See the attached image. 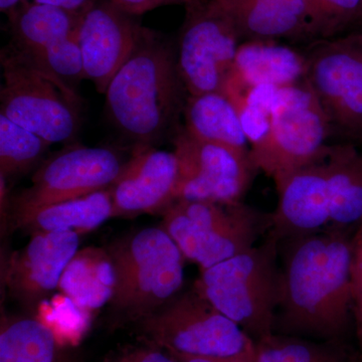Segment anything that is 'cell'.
I'll return each instance as SVG.
<instances>
[{"mask_svg": "<svg viewBox=\"0 0 362 362\" xmlns=\"http://www.w3.org/2000/svg\"><path fill=\"white\" fill-rule=\"evenodd\" d=\"M356 230L329 226L279 244L281 294L275 333L344 341L354 319Z\"/></svg>", "mask_w": 362, "mask_h": 362, "instance_id": "cell-1", "label": "cell"}, {"mask_svg": "<svg viewBox=\"0 0 362 362\" xmlns=\"http://www.w3.org/2000/svg\"><path fill=\"white\" fill-rule=\"evenodd\" d=\"M187 92L176 52L145 28L139 44L107 88L111 122L136 146H153L175 128Z\"/></svg>", "mask_w": 362, "mask_h": 362, "instance_id": "cell-2", "label": "cell"}, {"mask_svg": "<svg viewBox=\"0 0 362 362\" xmlns=\"http://www.w3.org/2000/svg\"><path fill=\"white\" fill-rule=\"evenodd\" d=\"M279 242L266 233L252 249L201 270L194 287L255 342L275 333L281 294Z\"/></svg>", "mask_w": 362, "mask_h": 362, "instance_id": "cell-3", "label": "cell"}, {"mask_svg": "<svg viewBox=\"0 0 362 362\" xmlns=\"http://www.w3.org/2000/svg\"><path fill=\"white\" fill-rule=\"evenodd\" d=\"M108 251L117 274L110 304L119 318L139 322L181 292L185 258L160 226L130 233Z\"/></svg>", "mask_w": 362, "mask_h": 362, "instance_id": "cell-4", "label": "cell"}, {"mask_svg": "<svg viewBox=\"0 0 362 362\" xmlns=\"http://www.w3.org/2000/svg\"><path fill=\"white\" fill-rule=\"evenodd\" d=\"M0 63V114L52 144L75 141L83 123L77 90L9 45L1 49Z\"/></svg>", "mask_w": 362, "mask_h": 362, "instance_id": "cell-5", "label": "cell"}, {"mask_svg": "<svg viewBox=\"0 0 362 362\" xmlns=\"http://www.w3.org/2000/svg\"><path fill=\"white\" fill-rule=\"evenodd\" d=\"M162 216L161 228L185 259L201 270L252 249L270 226V214H262L243 202L177 201Z\"/></svg>", "mask_w": 362, "mask_h": 362, "instance_id": "cell-6", "label": "cell"}, {"mask_svg": "<svg viewBox=\"0 0 362 362\" xmlns=\"http://www.w3.org/2000/svg\"><path fill=\"white\" fill-rule=\"evenodd\" d=\"M137 325L147 344L182 356L225 357L256 350V342L194 286Z\"/></svg>", "mask_w": 362, "mask_h": 362, "instance_id": "cell-7", "label": "cell"}, {"mask_svg": "<svg viewBox=\"0 0 362 362\" xmlns=\"http://www.w3.org/2000/svg\"><path fill=\"white\" fill-rule=\"evenodd\" d=\"M329 121L306 81L280 87L271 113L268 139L251 157L272 180L327 156Z\"/></svg>", "mask_w": 362, "mask_h": 362, "instance_id": "cell-8", "label": "cell"}, {"mask_svg": "<svg viewBox=\"0 0 362 362\" xmlns=\"http://www.w3.org/2000/svg\"><path fill=\"white\" fill-rule=\"evenodd\" d=\"M125 163L110 147L66 146L40 163L32 187L14 199L11 218L20 226L42 207L110 188Z\"/></svg>", "mask_w": 362, "mask_h": 362, "instance_id": "cell-9", "label": "cell"}, {"mask_svg": "<svg viewBox=\"0 0 362 362\" xmlns=\"http://www.w3.org/2000/svg\"><path fill=\"white\" fill-rule=\"evenodd\" d=\"M305 81L333 132L362 142V33L319 40L306 54Z\"/></svg>", "mask_w": 362, "mask_h": 362, "instance_id": "cell-10", "label": "cell"}, {"mask_svg": "<svg viewBox=\"0 0 362 362\" xmlns=\"http://www.w3.org/2000/svg\"><path fill=\"white\" fill-rule=\"evenodd\" d=\"M187 11L176 59L187 95L223 92L242 37L214 0H197Z\"/></svg>", "mask_w": 362, "mask_h": 362, "instance_id": "cell-11", "label": "cell"}, {"mask_svg": "<svg viewBox=\"0 0 362 362\" xmlns=\"http://www.w3.org/2000/svg\"><path fill=\"white\" fill-rule=\"evenodd\" d=\"M173 144L178 162L175 202H242L259 171L249 149L204 141L183 127L176 130Z\"/></svg>", "mask_w": 362, "mask_h": 362, "instance_id": "cell-12", "label": "cell"}, {"mask_svg": "<svg viewBox=\"0 0 362 362\" xmlns=\"http://www.w3.org/2000/svg\"><path fill=\"white\" fill-rule=\"evenodd\" d=\"M134 18L109 0H98L81 16L78 40L85 78L101 94L141 40L145 28Z\"/></svg>", "mask_w": 362, "mask_h": 362, "instance_id": "cell-13", "label": "cell"}, {"mask_svg": "<svg viewBox=\"0 0 362 362\" xmlns=\"http://www.w3.org/2000/svg\"><path fill=\"white\" fill-rule=\"evenodd\" d=\"M328 154L274 180L278 204L267 233L279 244L330 226Z\"/></svg>", "mask_w": 362, "mask_h": 362, "instance_id": "cell-14", "label": "cell"}, {"mask_svg": "<svg viewBox=\"0 0 362 362\" xmlns=\"http://www.w3.org/2000/svg\"><path fill=\"white\" fill-rule=\"evenodd\" d=\"M78 246V233H33L30 242L14 252L4 265V284L9 294L28 307L40 303L59 289L64 271Z\"/></svg>", "mask_w": 362, "mask_h": 362, "instance_id": "cell-15", "label": "cell"}, {"mask_svg": "<svg viewBox=\"0 0 362 362\" xmlns=\"http://www.w3.org/2000/svg\"><path fill=\"white\" fill-rule=\"evenodd\" d=\"M177 178L175 152L135 146L110 187L113 218L163 211L175 202Z\"/></svg>", "mask_w": 362, "mask_h": 362, "instance_id": "cell-16", "label": "cell"}, {"mask_svg": "<svg viewBox=\"0 0 362 362\" xmlns=\"http://www.w3.org/2000/svg\"><path fill=\"white\" fill-rule=\"evenodd\" d=\"M306 54L276 40L240 42L223 92L242 94L258 86L297 84L306 78Z\"/></svg>", "mask_w": 362, "mask_h": 362, "instance_id": "cell-17", "label": "cell"}, {"mask_svg": "<svg viewBox=\"0 0 362 362\" xmlns=\"http://www.w3.org/2000/svg\"><path fill=\"white\" fill-rule=\"evenodd\" d=\"M81 16L47 4H23L8 16L9 45L42 66L66 40L77 35Z\"/></svg>", "mask_w": 362, "mask_h": 362, "instance_id": "cell-18", "label": "cell"}, {"mask_svg": "<svg viewBox=\"0 0 362 362\" xmlns=\"http://www.w3.org/2000/svg\"><path fill=\"white\" fill-rule=\"evenodd\" d=\"M242 39L277 40L309 37L302 0H214Z\"/></svg>", "mask_w": 362, "mask_h": 362, "instance_id": "cell-19", "label": "cell"}, {"mask_svg": "<svg viewBox=\"0 0 362 362\" xmlns=\"http://www.w3.org/2000/svg\"><path fill=\"white\" fill-rule=\"evenodd\" d=\"M117 274L108 250H78L66 267L59 289L78 308L95 311L110 303L115 294Z\"/></svg>", "mask_w": 362, "mask_h": 362, "instance_id": "cell-20", "label": "cell"}, {"mask_svg": "<svg viewBox=\"0 0 362 362\" xmlns=\"http://www.w3.org/2000/svg\"><path fill=\"white\" fill-rule=\"evenodd\" d=\"M182 113L183 128L188 134L204 141L250 150L237 108L225 93L187 95Z\"/></svg>", "mask_w": 362, "mask_h": 362, "instance_id": "cell-21", "label": "cell"}, {"mask_svg": "<svg viewBox=\"0 0 362 362\" xmlns=\"http://www.w3.org/2000/svg\"><path fill=\"white\" fill-rule=\"evenodd\" d=\"M330 226L357 228L362 221V149L354 143L330 147Z\"/></svg>", "mask_w": 362, "mask_h": 362, "instance_id": "cell-22", "label": "cell"}, {"mask_svg": "<svg viewBox=\"0 0 362 362\" xmlns=\"http://www.w3.org/2000/svg\"><path fill=\"white\" fill-rule=\"evenodd\" d=\"M113 218L110 188L37 209L20 226L35 232L65 230L78 235L96 230Z\"/></svg>", "mask_w": 362, "mask_h": 362, "instance_id": "cell-23", "label": "cell"}, {"mask_svg": "<svg viewBox=\"0 0 362 362\" xmlns=\"http://www.w3.org/2000/svg\"><path fill=\"white\" fill-rule=\"evenodd\" d=\"M0 362H66L56 333L30 317H4L0 329Z\"/></svg>", "mask_w": 362, "mask_h": 362, "instance_id": "cell-24", "label": "cell"}, {"mask_svg": "<svg viewBox=\"0 0 362 362\" xmlns=\"http://www.w3.org/2000/svg\"><path fill=\"white\" fill-rule=\"evenodd\" d=\"M347 356L345 341L273 333L256 342L257 362H335Z\"/></svg>", "mask_w": 362, "mask_h": 362, "instance_id": "cell-25", "label": "cell"}, {"mask_svg": "<svg viewBox=\"0 0 362 362\" xmlns=\"http://www.w3.org/2000/svg\"><path fill=\"white\" fill-rule=\"evenodd\" d=\"M52 143L0 114V176L28 173L42 160Z\"/></svg>", "mask_w": 362, "mask_h": 362, "instance_id": "cell-26", "label": "cell"}, {"mask_svg": "<svg viewBox=\"0 0 362 362\" xmlns=\"http://www.w3.org/2000/svg\"><path fill=\"white\" fill-rule=\"evenodd\" d=\"M309 37L331 39L359 21L362 0H302Z\"/></svg>", "mask_w": 362, "mask_h": 362, "instance_id": "cell-27", "label": "cell"}, {"mask_svg": "<svg viewBox=\"0 0 362 362\" xmlns=\"http://www.w3.org/2000/svg\"><path fill=\"white\" fill-rule=\"evenodd\" d=\"M352 305L356 337L362 354V221L354 235L351 265Z\"/></svg>", "mask_w": 362, "mask_h": 362, "instance_id": "cell-28", "label": "cell"}, {"mask_svg": "<svg viewBox=\"0 0 362 362\" xmlns=\"http://www.w3.org/2000/svg\"><path fill=\"white\" fill-rule=\"evenodd\" d=\"M105 362H180L168 351L154 345L130 347L109 357Z\"/></svg>", "mask_w": 362, "mask_h": 362, "instance_id": "cell-29", "label": "cell"}, {"mask_svg": "<svg viewBox=\"0 0 362 362\" xmlns=\"http://www.w3.org/2000/svg\"><path fill=\"white\" fill-rule=\"evenodd\" d=\"M109 1L125 13L137 16L159 6H168V4H185L187 6L188 4H194L197 0H109Z\"/></svg>", "mask_w": 362, "mask_h": 362, "instance_id": "cell-30", "label": "cell"}, {"mask_svg": "<svg viewBox=\"0 0 362 362\" xmlns=\"http://www.w3.org/2000/svg\"><path fill=\"white\" fill-rule=\"evenodd\" d=\"M98 0H23V4H47L82 16Z\"/></svg>", "mask_w": 362, "mask_h": 362, "instance_id": "cell-31", "label": "cell"}, {"mask_svg": "<svg viewBox=\"0 0 362 362\" xmlns=\"http://www.w3.org/2000/svg\"><path fill=\"white\" fill-rule=\"evenodd\" d=\"M168 354L175 356L180 362H257L256 350L254 352H250V354L225 357H195L173 354V352H168Z\"/></svg>", "mask_w": 362, "mask_h": 362, "instance_id": "cell-32", "label": "cell"}, {"mask_svg": "<svg viewBox=\"0 0 362 362\" xmlns=\"http://www.w3.org/2000/svg\"><path fill=\"white\" fill-rule=\"evenodd\" d=\"M23 2V0H0V11L7 16H11L16 9L20 8Z\"/></svg>", "mask_w": 362, "mask_h": 362, "instance_id": "cell-33", "label": "cell"}, {"mask_svg": "<svg viewBox=\"0 0 362 362\" xmlns=\"http://www.w3.org/2000/svg\"><path fill=\"white\" fill-rule=\"evenodd\" d=\"M335 362H352L351 361V357L350 356L343 357V358L339 359V361H335Z\"/></svg>", "mask_w": 362, "mask_h": 362, "instance_id": "cell-34", "label": "cell"}, {"mask_svg": "<svg viewBox=\"0 0 362 362\" xmlns=\"http://www.w3.org/2000/svg\"><path fill=\"white\" fill-rule=\"evenodd\" d=\"M359 21H362V7H361V16H359Z\"/></svg>", "mask_w": 362, "mask_h": 362, "instance_id": "cell-35", "label": "cell"}, {"mask_svg": "<svg viewBox=\"0 0 362 362\" xmlns=\"http://www.w3.org/2000/svg\"><path fill=\"white\" fill-rule=\"evenodd\" d=\"M361 359H362V354H361Z\"/></svg>", "mask_w": 362, "mask_h": 362, "instance_id": "cell-36", "label": "cell"}]
</instances>
